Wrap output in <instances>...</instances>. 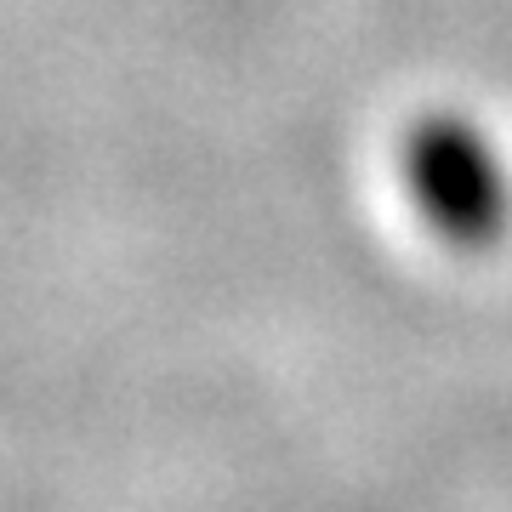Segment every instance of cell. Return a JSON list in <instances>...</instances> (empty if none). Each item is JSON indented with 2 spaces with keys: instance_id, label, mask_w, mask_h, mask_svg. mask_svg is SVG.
<instances>
[{
  "instance_id": "obj_1",
  "label": "cell",
  "mask_w": 512,
  "mask_h": 512,
  "mask_svg": "<svg viewBox=\"0 0 512 512\" xmlns=\"http://www.w3.org/2000/svg\"><path fill=\"white\" fill-rule=\"evenodd\" d=\"M410 188L427 222L456 245H490L512 222V183L490 143L461 120H433L410 143Z\"/></svg>"
}]
</instances>
